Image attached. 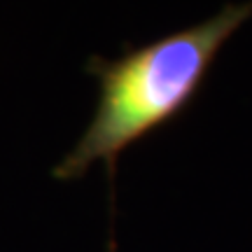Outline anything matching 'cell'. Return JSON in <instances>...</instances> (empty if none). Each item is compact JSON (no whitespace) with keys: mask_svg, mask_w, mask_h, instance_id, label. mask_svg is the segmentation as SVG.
Here are the masks:
<instances>
[{"mask_svg":"<svg viewBox=\"0 0 252 252\" xmlns=\"http://www.w3.org/2000/svg\"><path fill=\"white\" fill-rule=\"evenodd\" d=\"M248 19H252V0L229 2L213 17L131 47L119 59L91 56L84 70L98 82L96 110L52 175L63 182L80 180L100 161L108 168L112 198L119 157L185 115L198 98L220 52Z\"/></svg>","mask_w":252,"mask_h":252,"instance_id":"obj_1","label":"cell"}]
</instances>
